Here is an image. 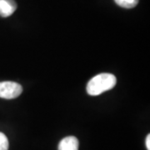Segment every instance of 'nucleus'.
I'll return each instance as SVG.
<instances>
[{
	"label": "nucleus",
	"mask_w": 150,
	"mask_h": 150,
	"mask_svg": "<svg viewBox=\"0 0 150 150\" xmlns=\"http://www.w3.org/2000/svg\"><path fill=\"white\" fill-rule=\"evenodd\" d=\"M146 147L147 149L150 150V134H149L146 138Z\"/></svg>",
	"instance_id": "obj_7"
},
{
	"label": "nucleus",
	"mask_w": 150,
	"mask_h": 150,
	"mask_svg": "<svg viewBox=\"0 0 150 150\" xmlns=\"http://www.w3.org/2000/svg\"><path fill=\"white\" fill-rule=\"evenodd\" d=\"M79 143L76 137L69 136L60 141L59 150H79Z\"/></svg>",
	"instance_id": "obj_4"
},
{
	"label": "nucleus",
	"mask_w": 150,
	"mask_h": 150,
	"mask_svg": "<svg viewBox=\"0 0 150 150\" xmlns=\"http://www.w3.org/2000/svg\"><path fill=\"white\" fill-rule=\"evenodd\" d=\"M23 92L22 86L11 81L0 82V98L5 99H13L19 95Z\"/></svg>",
	"instance_id": "obj_2"
},
{
	"label": "nucleus",
	"mask_w": 150,
	"mask_h": 150,
	"mask_svg": "<svg viewBox=\"0 0 150 150\" xmlns=\"http://www.w3.org/2000/svg\"><path fill=\"white\" fill-rule=\"evenodd\" d=\"M17 8L14 0H0V16L3 18L11 16Z\"/></svg>",
	"instance_id": "obj_3"
},
{
	"label": "nucleus",
	"mask_w": 150,
	"mask_h": 150,
	"mask_svg": "<svg viewBox=\"0 0 150 150\" xmlns=\"http://www.w3.org/2000/svg\"><path fill=\"white\" fill-rule=\"evenodd\" d=\"M116 77L112 74L103 73L96 75L88 83L86 90L87 93L92 96L99 95L104 92L108 91L116 85Z\"/></svg>",
	"instance_id": "obj_1"
},
{
	"label": "nucleus",
	"mask_w": 150,
	"mask_h": 150,
	"mask_svg": "<svg viewBox=\"0 0 150 150\" xmlns=\"http://www.w3.org/2000/svg\"><path fill=\"white\" fill-rule=\"evenodd\" d=\"M8 149V140L6 135L3 133H0V150Z\"/></svg>",
	"instance_id": "obj_6"
},
{
	"label": "nucleus",
	"mask_w": 150,
	"mask_h": 150,
	"mask_svg": "<svg viewBox=\"0 0 150 150\" xmlns=\"http://www.w3.org/2000/svg\"><path fill=\"white\" fill-rule=\"evenodd\" d=\"M114 2L124 8H133L139 4V0H114Z\"/></svg>",
	"instance_id": "obj_5"
}]
</instances>
